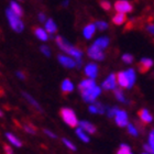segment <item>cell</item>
I'll return each instance as SVG.
<instances>
[{"mask_svg":"<svg viewBox=\"0 0 154 154\" xmlns=\"http://www.w3.org/2000/svg\"><path fill=\"white\" fill-rule=\"evenodd\" d=\"M3 150H5V153L6 154H13V150L12 148L8 144H5L3 145Z\"/></svg>","mask_w":154,"mask_h":154,"instance_id":"40","label":"cell"},{"mask_svg":"<svg viewBox=\"0 0 154 154\" xmlns=\"http://www.w3.org/2000/svg\"><path fill=\"white\" fill-rule=\"evenodd\" d=\"M55 42L62 51L65 52L66 54H68L71 57L75 58V60H82V56H83V52L80 51L79 48H75L74 45H72L69 42L64 38L63 36L57 35L55 38Z\"/></svg>","mask_w":154,"mask_h":154,"instance_id":"1","label":"cell"},{"mask_svg":"<svg viewBox=\"0 0 154 154\" xmlns=\"http://www.w3.org/2000/svg\"><path fill=\"white\" fill-rule=\"evenodd\" d=\"M19 1H21V0H19Z\"/></svg>","mask_w":154,"mask_h":154,"instance_id":"48","label":"cell"},{"mask_svg":"<svg viewBox=\"0 0 154 154\" xmlns=\"http://www.w3.org/2000/svg\"><path fill=\"white\" fill-rule=\"evenodd\" d=\"M22 96L24 97V98H26V99L28 100V103H29L32 107H34V108H35L36 110H38V111H41V112L43 111V110H42V108H41V106H40V103H38V101H36V100L34 99V98H33V97L31 96V95H30L29 93L22 91Z\"/></svg>","mask_w":154,"mask_h":154,"instance_id":"21","label":"cell"},{"mask_svg":"<svg viewBox=\"0 0 154 154\" xmlns=\"http://www.w3.org/2000/svg\"><path fill=\"white\" fill-rule=\"evenodd\" d=\"M23 129H24V131L28 132L29 134H35L36 131H35V128L31 125H23Z\"/></svg>","mask_w":154,"mask_h":154,"instance_id":"38","label":"cell"},{"mask_svg":"<svg viewBox=\"0 0 154 154\" xmlns=\"http://www.w3.org/2000/svg\"><path fill=\"white\" fill-rule=\"evenodd\" d=\"M78 127L83 129L84 131L87 132L88 134H94V133H96L97 131V128L95 125L89 121H86V120H83V121H79V125Z\"/></svg>","mask_w":154,"mask_h":154,"instance_id":"15","label":"cell"},{"mask_svg":"<svg viewBox=\"0 0 154 154\" xmlns=\"http://www.w3.org/2000/svg\"><path fill=\"white\" fill-rule=\"evenodd\" d=\"M16 75H17V77H18V78H20V79H24V78H26V76H24V74H23L22 72H20V71L17 72Z\"/></svg>","mask_w":154,"mask_h":154,"instance_id":"44","label":"cell"},{"mask_svg":"<svg viewBox=\"0 0 154 154\" xmlns=\"http://www.w3.org/2000/svg\"><path fill=\"white\" fill-rule=\"evenodd\" d=\"M99 3H100V7H101L103 10H106V11H109V10L111 9V3H110L108 0H101Z\"/></svg>","mask_w":154,"mask_h":154,"instance_id":"37","label":"cell"},{"mask_svg":"<svg viewBox=\"0 0 154 154\" xmlns=\"http://www.w3.org/2000/svg\"><path fill=\"white\" fill-rule=\"evenodd\" d=\"M43 131H44V133L48 135V138H52V139H56V138H57V135L55 134L54 132H52L51 130H48V129H44Z\"/></svg>","mask_w":154,"mask_h":154,"instance_id":"39","label":"cell"},{"mask_svg":"<svg viewBox=\"0 0 154 154\" xmlns=\"http://www.w3.org/2000/svg\"><path fill=\"white\" fill-rule=\"evenodd\" d=\"M61 89L63 91V94L67 95V94H71L73 90H74V84L72 83L69 79H64L61 84Z\"/></svg>","mask_w":154,"mask_h":154,"instance_id":"20","label":"cell"},{"mask_svg":"<svg viewBox=\"0 0 154 154\" xmlns=\"http://www.w3.org/2000/svg\"><path fill=\"white\" fill-rule=\"evenodd\" d=\"M85 74L87 76L91 78V79H95L98 75V66H97L95 63H89L85 66Z\"/></svg>","mask_w":154,"mask_h":154,"instance_id":"12","label":"cell"},{"mask_svg":"<svg viewBox=\"0 0 154 154\" xmlns=\"http://www.w3.org/2000/svg\"><path fill=\"white\" fill-rule=\"evenodd\" d=\"M6 138H7V140H8V142H9L10 144H12L13 146H16V148H21V146H22V142H21V140H20L17 135L11 133V132H7Z\"/></svg>","mask_w":154,"mask_h":154,"instance_id":"17","label":"cell"},{"mask_svg":"<svg viewBox=\"0 0 154 154\" xmlns=\"http://www.w3.org/2000/svg\"><path fill=\"white\" fill-rule=\"evenodd\" d=\"M2 116H3V113H2V111H1V109H0V118H1Z\"/></svg>","mask_w":154,"mask_h":154,"instance_id":"46","label":"cell"},{"mask_svg":"<svg viewBox=\"0 0 154 154\" xmlns=\"http://www.w3.org/2000/svg\"><path fill=\"white\" fill-rule=\"evenodd\" d=\"M95 86H97L95 79L87 78V79H84L80 82L79 85H78V89H79V91L82 93V91H85V90L91 89V88H94Z\"/></svg>","mask_w":154,"mask_h":154,"instance_id":"14","label":"cell"},{"mask_svg":"<svg viewBox=\"0 0 154 154\" xmlns=\"http://www.w3.org/2000/svg\"><path fill=\"white\" fill-rule=\"evenodd\" d=\"M115 9L117 12L130 13L133 11V6L128 0H118L115 2Z\"/></svg>","mask_w":154,"mask_h":154,"instance_id":"5","label":"cell"},{"mask_svg":"<svg viewBox=\"0 0 154 154\" xmlns=\"http://www.w3.org/2000/svg\"><path fill=\"white\" fill-rule=\"evenodd\" d=\"M148 144L150 145V148H151L152 154H154V129L150 132V134H149Z\"/></svg>","mask_w":154,"mask_h":154,"instance_id":"33","label":"cell"},{"mask_svg":"<svg viewBox=\"0 0 154 154\" xmlns=\"http://www.w3.org/2000/svg\"><path fill=\"white\" fill-rule=\"evenodd\" d=\"M44 29L46 30V32L48 34H54V33L57 32V26H56V23L53 19H48L46 20V22L44 23Z\"/></svg>","mask_w":154,"mask_h":154,"instance_id":"19","label":"cell"},{"mask_svg":"<svg viewBox=\"0 0 154 154\" xmlns=\"http://www.w3.org/2000/svg\"><path fill=\"white\" fill-rule=\"evenodd\" d=\"M57 60L60 62V64L63 65L64 67L66 68H74L76 67V60L71 56H67V55H63V54H60L57 56Z\"/></svg>","mask_w":154,"mask_h":154,"instance_id":"9","label":"cell"},{"mask_svg":"<svg viewBox=\"0 0 154 154\" xmlns=\"http://www.w3.org/2000/svg\"><path fill=\"white\" fill-rule=\"evenodd\" d=\"M118 110H119V108L117 106L111 107V108L108 107V109H107V116H108V118H115L117 112H118Z\"/></svg>","mask_w":154,"mask_h":154,"instance_id":"32","label":"cell"},{"mask_svg":"<svg viewBox=\"0 0 154 154\" xmlns=\"http://www.w3.org/2000/svg\"><path fill=\"white\" fill-rule=\"evenodd\" d=\"M60 115H61L63 121L71 128H77L78 125H79V121L77 119V116L75 113V111L71 108H67V107H64L62 108L61 111H60Z\"/></svg>","mask_w":154,"mask_h":154,"instance_id":"2","label":"cell"},{"mask_svg":"<svg viewBox=\"0 0 154 154\" xmlns=\"http://www.w3.org/2000/svg\"><path fill=\"white\" fill-rule=\"evenodd\" d=\"M143 149H144V152H146V153L152 154L151 148H150V145H149L148 143H146V144H143Z\"/></svg>","mask_w":154,"mask_h":154,"instance_id":"43","label":"cell"},{"mask_svg":"<svg viewBox=\"0 0 154 154\" xmlns=\"http://www.w3.org/2000/svg\"><path fill=\"white\" fill-rule=\"evenodd\" d=\"M103 89L105 90H115L117 88V75L111 73L101 84Z\"/></svg>","mask_w":154,"mask_h":154,"instance_id":"7","label":"cell"},{"mask_svg":"<svg viewBox=\"0 0 154 154\" xmlns=\"http://www.w3.org/2000/svg\"><path fill=\"white\" fill-rule=\"evenodd\" d=\"M127 128H128V132L130 135H132V137H138L139 135V130L134 125L129 123V125H127Z\"/></svg>","mask_w":154,"mask_h":154,"instance_id":"31","label":"cell"},{"mask_svg":"<svg viewBox=\"0 0 154 154\" xmlns=\"http://www.w3.org/2000/svg\"><path fill=\"white\" fill-rule=\"evenodd\" d=\"M138 116L143 123H151L153 121V116L146 108H142L141 110H139Z\"/></svg>","mask_w":154,"mask_h":154,"instance_id":"13","label":"cell"},{"mask_svg":"<svg viewBox=\"0 0 154 154\" xmlns=\"http://www.w3.org/2000/svg\"><path fill=\"white\" fill-rule=\"evenodd\" d=\"M134 57H133V55L130 54V53H127V54H123L122 55V61L127 63V64H131L132 62H133Z\"/></svg>","mask_w":154,"mask_h":154,"instance_id":"36","label":"cell"},{"mask_svg":"<svg viewBox=\"0 0 154 154\" xmlns=\"http://www.w3.org/2000/svg\"><path fill=\"white\" fill-rule=\"evenodd\" d=\"M96 28L99 31H105V30L108 29V23L105 22V21H101V20H99V21H96Z\"/></svg>","mask_w":154,"mask_h":154,"instance_id":"34","label":"cell"},{"mask_svg":"<svg viewBox=\"0 0 154 154\" xmlns=\"http://www.w3.org/2000/svg\"><path fill=\"white\" fill-rule=\"evenodd\" d=\"M125 21H127V14H125V13L117 12L115 16L112 17V22L115 23L116 26H121Z\"/></svg>","mask_w":154,"mask_h":154,"instance_id":"24","label":"cell"},{"mask_svg":"<svg viewBox=\"0 0 154 154\" xmlns=\"http://www.w3.org/2000/svg\"><path fill=\"white\" fill-rule=\"evenodd\" d=\"M9 9L11 10L14 14H17L18 17H20V18L23 16V9L21 8V6H20L17 1H11V2H10Z\"/></svg>","mask_w":154,"mask_h":154,"instance_id":"23","label":"cell"},{"mask_svg":"<svg viewBox=\"0 0 154 154\" xmlns=\"http://www.w3.org/2000/svg\"><path fill=\"white\" fill-rule=\"evenodd\" d=\"M108 109V107H106L105 105L100 103H90V106L88 107V110H89L90 113H94V115H103L105 113Z\"/></svg>","mask_w":154,"mask_h":154,"instance_id":"10","label":"cell"},{"mask_svg":"<svg viewBox=\"0 0 154 154\" xmlns=\"http://www.w3.org/2000/svg\"><path fill=\"white\" fill-rule=\"evenodd\" d=\"M40 50H41L42 54H43V55L48 56V57H50V56H51V48H48V45H45V44L41 45V46H40Z\"/></svg>","mask_w":154,"mask_h":154,"instance_id":"35","label":"cell"},{"mask_svg":"<svg viewBox=\"0 0 154 154\" xmlns=\"http://www.w3.org/2000/svg\"><path fill=\"white\" fill-rule=\"evenodd\" d=\"M68 0H64V1H63V2H62V6L63 7H67L68 6Z\"/></svg>","mask_w":154,"mask_h":154,"instance_id":"45","label":"cell"},{"mask_svg":"<svg viewBox=\"0 0 154 154\" xmlns=\"http://www.w3.org/2000/svg\"><path fill=\"white\" fill-rule=\"evenodd\" d=\"M125 73H127V76H128V79H129V88H132L135 83V78H137L134 69L133 68H129V69H127Z\"/></svg>","mask_w":154,"mask_h":154,"instance_id":"27","label":"cell"},{"mask_svg":"<svg viewBox=\"0 0 154 154\" xmlns=\"http://www.w3.org/2000/svg\"><path fill=\"white\" fill-rule=\"evenodd\" d=\"M103 50L99 48L98 46H96L95 44H93L91 46L88 48L87 50V54L91 60H95V61H103L105 58V53H103Z\"/></svg>","mask_w":154,"mask_h":154,"instance_id":"6","label":"cell"},{"mask_svg":"<svg viewBox=\"0 0 154 154\" xmlns=\"http://www.w3.org/2000/svg\"><path fill=\"white\" fill-rule=\"evenodd\" d=\"M80 94H82V98L84 99V101H86L88 103H94L96 101L97 97L101 94V88L98 86H95L91 89L82 91Z\"/></svg>","mask_w":154,"mask_h":154,"instance_id":"4","label":"cell"},{"mask_svg":"<svg viewBox=\"0 0 154 154\" xmlns=\"http://www.w3.org/2000/svg\"><path fill=\"white\" fill-rule=\"evenodd\" d=\"M113 93H115V96L118 101H120V103H128L125 97V94H123V91H122L120 88H116V89L113 90Z\"/></svg>","mask_w":154,"mask_h":154,"instance_id":"29","label":"cell"},{"mask_svg":"<svg viewBox=\"0 0 154 154\" xmlns=\"http://www.w3.org/2000/svg\"><path fill=\"white\" fill-rule=\"evenodd\" d=\"M152 66H153V61L149 57L141 58V61L139 62V64H138L139 71H140V73H142V74H143V73H146Z\"/></svg>","mask_w":154,"mask_h":154,"instance_id":"11","label":"cell"},{"mask_svg":"<svg viewBox=\"0 0 154 154\" xmlns=\"http://www.w3.org/2000/svg\"><path fill=\"white\" fill-rule=\"evenodd\" d=\"M76 135L78 137V139H79L80 141L85 142V143H88V142L90 141L88 133L84 131V130L80 128V127H77V128H76Z\"/></svg>","mask_w":154,"mask_h":154,"instance_id":"25","label":"cell"},{"mask_svg":"<svg viewBox=\"0 0 154 154\" xmlns=\"http://www.w3.org/2000/svg\"><path fill=\"white\" fill-rule=\"evenodd\" d=\"M96 29L97 28H96V24H95V23H89V24H87L83 30L84 38H87V40L91 38L94 36V34H95V32H96Z\"/></svg>","mask_w":154,"mask_h":154,"instance_id":"16","label":"cell"},{"mask_svg":"<svg viewBox=\"0 0 154 154\" xmlns=\"http://www.w3.org/2000/svg\"><path fill=\"white\" fill-rule=\"evenodd\" d=\"M38 21H40V22H42V23H43V22H46V20H48V19H46V16H45V14H44V13H43V12H41V13H38Z\"/></svg>","mask_w":154,"mask_h":154,"instance_id":"41","label":"cell"},{"mask_svg":"<svg viewBox=\"0 0 154 154\" xmlns=\"http://www.w3.org/2000/svg\"><path fill=\"white\" fill-rule=\"evenodd\" d=\"M142 154H150V153H146V152H143Z\"/></svg>","mask_w":154,"mask_h":154,"instance_id":"47","label":"cell"},{"mask_svg":"<svg viewBox=\"0 0 154 154\" xmlns=\"http://www.w3.org/2000/svg\"><path fill=\"white\" fill-rule=\"evenodd\" d=\"M62 142H63V144H64L68 150H71V151H76L77 150L76 145H75L71 140H68V139H66V138H63L62 139Z\"/></svg>","mask_w":154,"mask_h":154,"instance_id":"30","label":"cell"},{"mask_svg":"<svg viewBox=\"0 0 154 154\" xmlns=\"http://www.w3.org/2000/svg\"><path fill=\"white\" fill-rule=\"evenodd\" d=\"M146 30H148L149 32L151 33L152 35H154V23H151V24H149L146 26Z\"/></svg>","mask_w":154,"mask_h":154,"instance_id":"42","label":"cell"},{"mask_svg":"<svg viewBox=\"0 0 154 154\" xmlns=\"http://www.w3.org/2000/svg\"><path fill=\"white\" fill-rule=\"evenodd\" d=\"M34 34L36 38L42 42H46L48 40V33L46 32V30L43 28H35L34 29Z\"/></svg>","mask_w":154,"mask_h":154,"instance_id":"22","label":"cell"},{"mask_svg":"<svg viewBox=\"0 0 154 154\" xmlns=\"http://www.w3.org/2000/svg\"><path fill=\"white\" fill-rule=\"evenodd\" d=\"M115 121L116 125L120 127V128H125L129 125V120H128V113L125 112V110L119 109L117 115L115 117Z\"/></svg>","mask_w":154,"mask_h":154,"instance_id":"8","label":"cell"},{"mask_svg":"<svg viewBox=\"0 0 154 154\" xmlns=\"http://www.w3.org/2000/svg\"><path fill=\"white\" fill-rule=\"evenodd\" d=\"M117 154H133V153H132L131 148L128 144L121 143L118 149V151H117Z\"/></svg>","mask_w":154,"mask_h":154,"instance_id":"28","label":"cell"},{"mask_svg":"<svg viewBox=\"0 0 154 154\" xmlns=\"http://www.w3.org/2000/svg\"><path fill=\"white\" fill-rule=\"evenodd\" d=\"M117 82L122 88H129V79L125 72H119L117 74Z\"/></svg>","mask_w":154,"mask_h":154,"instance_id":"18","label":"cell"},{"mask_svg":"<svg viewBox=\"0 0 154 154\" xmlns=\"http://www.w3.org/2000/svg\"><path fill=\"white\" fill-rule=\"evenodd\" d=\"M6 16H7V19H8V22H9L10 26H11V29H12L14 32L21 33L23 30H24V23H23V21L21 20V18L18 17L17 14H14L9 8L6 10Z\"/></svg>","mask_w":154,"mask_h":154,"instance_id":"3","label":"cell"},{"mask_svg":"<svg viewBox=\"0 0 154 154\" xmlns=\"http://www.w3.org/2000/svg\"><path fill=\"white\" fill-rule=\"evenodd\" d=\"M109 42H110V40L107 38V36H101V38H97L94 44L96 45V46H98L99 48H101V50H105V48L109 45Z\"/></svg>","mask_w":154,"mask_h":154,"instance_id":"26","label":"cell"}]
</instances>
